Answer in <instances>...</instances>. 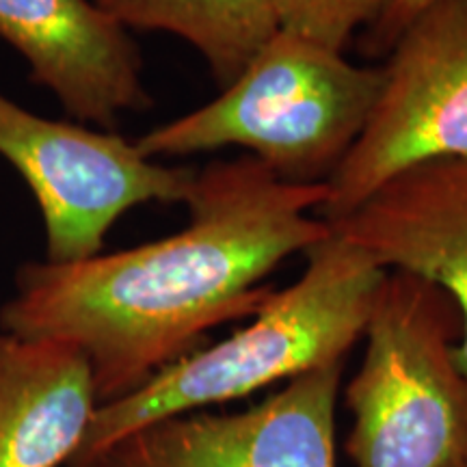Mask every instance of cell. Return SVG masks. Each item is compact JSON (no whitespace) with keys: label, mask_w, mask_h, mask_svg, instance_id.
Segmentation results:
<instances>
[{"label":"cell","mask_w":467,"mask_h":467,"mask_svg":"<svg viewBox=\"0 0 467 467\" xmlns=\"http://www.w3.org/2000/svg\"><path fill=\"white\" fill-rule=\"evenodd\" d=\"M457 467H467V461H465V463H461V465H457Z\"/></svg>","instance_id":"5bb4252c"},{"label":"cell","mask_w":467,"mask_h":467,"mask_svg":"<svg viewBox=\"0 0 467 467\" xmlns=\"http://www.w3.org/2000/svg\"><path fill=\"white\" fill-rule=\"evenodd\" d=\"M327 225L385 271L424 279L451 296L463 325L454 359L467 377V159L402 169Z\"/></svg>","instance_id":"9c48e42d"},{"label":"cell","mask_w":467,"mask_h":467,"mask_svg":"<svg viewBox=\"0 0 467 467\" xmlns=\"http://www.w3.org/2000/svg\"><path fill=\"white\" fill-rule=\"evenodd\" d=\"M327 192L325 182L279 180L247 154L208 162L184 202V230L74 265H26L0 331L74 344L100 405L124 399L213 329L258 312L273 292L262 282L331 234L312 214Z\"/></svg>","instance_id":"6da1fadb"},{"label":"cell","mask_w":467,"mask_h":467,"mask_svg":"<svg viewBox=\"0 0 467 467\" xmlns=\"http://www.w3.org/2000/svg\"><path fill=\"white\" fill-rule=\"evenodd\" d=\"M279 31L344 52L359 28L372 26L394 0H273Z\"/></svg>","instance_id":"7c38bea8"},{"label":"cell","mask_w":467,"mask_h":467,"mask_svg":"<svg viewBox=\"0 0 467 467\" xmlns=\"http://www.w3.org/2000/svg\"><path fill=\"white\" fill-rule=\"evenodd\" d=\"M0 156H5L42 208L50 265L100 255L115 221L150 202L184 203L197 167L148 159L113 130L46 119L0 93Z\"/></svg>","instance_id":"8992f818"},{"label":"cell","mask_w":467,"mask_h":467,"mask_svg":"<svg viewBox=\"0 0 467 467\" xmlns=\"http://www.w3.org/2000/svg\"><path fill=\"white\" fill-rule=\"evenodd\" d=\"M303 255V275L282 292L273 290L247 327L192 350L124 399L98 407L67 465L156 420L244 399L344 361L364 337L389 271L334 232Z\"/></svg>","instance_id":"7a4b0ae2"},{"label":"cell","mask_w":467,"mask_h":467,"mask_svg":"<svg viewBox=\"0 0 467 467\" xmlns=\"http://www.w3.org/2000/svg\"><path fill=\"white\" fill-rule=\"evenodd\" d=\"M429 3H433V0H394L375 25L366 28L364 37H361V50L372 57L388 55L399 35L405 31V26Z\"/></svg>","instance_id":"4fadbf2b"},{"label":"cell","mask_w":467,"mask_h":467,"mask_svg":"<svg viewBox=\"0 0 467 467\" xmlns=\"http://www.w3.org/2000/svg\"><path fill=\"white\" fill-rule=\"evenodd\" d=\"M383 85V66L277 31L213 102L151 128L148 159L241 148L279 180L323 184L358 143Z\"/></svg>","instance_id":"3957f363"},{"label":"cell","mask_w":467,"mask_h":467,"mask_svg":"<svg viewBox=\"0 0 467 467\" xmlns=\"http://www.w3.org/2000/svg\"><path fill=\"white\" fill-rule=\"evenodd\" d=\"M342 372L344 361L309 370L236 413L156 420L67 467H337Z\"/></svg>","instance_id":"52a82bcc"},{"label":"cell","mask_w":467,"mask_h":467,"mask_svg":"<svg viewBox=\"0 0 467 467\" xmlns=\"http://www.w3.org/2000/svg\"><path fill=\"white\" fill-rule=\"evenodd\" d=\"M467 159V0H433L405 26L358 143L327 180L325 223L347 217L402 169Z\"/></svg>","instance_id":"5b68a950"},{"label":"cell","mask_w":467,"mask_h":467,"mask_svg":"<svg viewBox=\"0 0 467 467\" xmlns=\"http://www.w3.org/2000/svg\"><path fill=\"white\" fill-rule=\"evenodd\" d=\"M461 314L437 285L389 271L366 353L347 388L355 467H457L467 461V377L454 359Z\"/></svg>","instance_id":"277c9868"},{"label":"cell","mask_w":467,"mask_h":467,"mask_svg":"<svg viewBox=\"0 0 467 467\" xmlns=\"http://www.w3.org/2000/svg\"><path fill=\"white\" fill-rule=\"evenodd\" d=\"M128 31L169 33L200 52L221 89L279 31L273 0H93Z\"/></svg>","instance_id":"8fae6325"},{"label":"cell","mask_w":467,"mask_h":467,"mask_svg":"<svg viewBox=\"0 0 467 467\" xmlns=\"http://www.w3.org/2000/svg\"><path fill=\"white\" fill-rule=\"evenodd\" d=\"M0 39L76 119L113 130L151 107L132 35L93 0H0Z\"/></svg>","instance_id":"ba28073f"},{"label":"cell","mask_w":467,"mask_h":467,"mask_svg":"<svg viewBox=\"0 0 467 467\" xmlns=\"http://www.w3.org/2000/svg\"><path fill=\"white\" fill-rule=\"evenodd\" d=\"M100 407L74 344L0 331V467H61Z\"/></svg>","instance_id":"30bf717a"}]
</instances>
